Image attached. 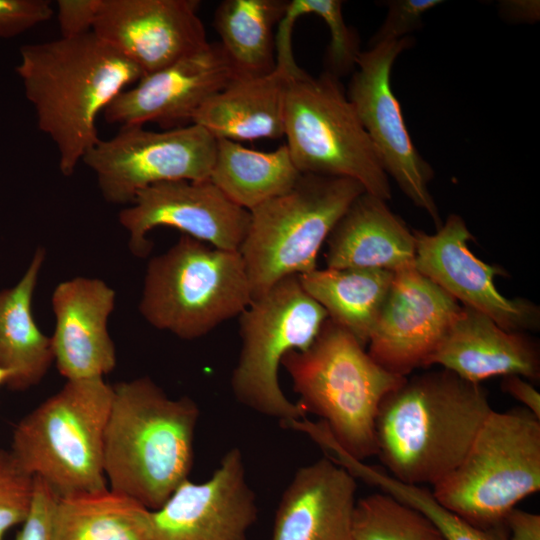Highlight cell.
Returning <instances> with one entry per match:
<instances>
[{"instance_id":"37","label":"cell","mask_w":540,"mask_h":540,"mask_svg":"<svg viewBox=\"0 0 540 540\" xmlns=\"http://www.w3.org/2000/svg\"><path fill=\"white\" fill-rule=\"evenodd\" d=\"M501 387L504 392L519 401L523 408L540 419V394L527 379L517 375L505 376Z\"/></svg>"},{"instance_id":"15","label":"cell","mask_w":540,"mask_h":540,"mask_svg":"<svg viewBox=\"0 0 540 540\" xmlns=\"http://www.w3.org/2000/svg\"><path fill=\"white\" fill-rule=\"evenodd\" d=\"M414 268L459 304L491 318L512 332L539 326L538 307L528 300L509 299L496 288L495 277L504 272L477 258L468 247L473 238L464 219L450 214L434 234L413 230Z\"/></svg>"},{"instance_id":"39","label":"cell","mask_w":540,"mask_h":540,"mask_svg":"<svg viewBox=\"0 0 540 540\" xmlns=\"http://www.w3.org/2000/svg\"><path fill=\"white\" fill-rule=\"evenodd\" d=\"M501 11L511 20L536 21L539 18V2L537 1H505Z\"/></svg>"},{"instance_id":"11","label":"cell","mask_w":540,"mask_h":540,"mask_svg":"<svg viewBox=\"0 0 540 540\" xmlns=\"http://www.w3.org/2000/svg\"><path fill=\"white\" fill-rule=\"evenodd\" d=\"M217 140L197 124L154 131L121 127L99 139L82 162L96 175L106 201L131 204L149 186L177 180H209Z\"/></svg>"},{"instance_id":"20","label":"cell","mask_w":540,"mask_h":540,"mask_svg":"<svg viewBox=\"0 0 540 540\" xmlns=\"http://www.w3.org/2000/svg\"><path fill=\"white\" fill-rule=\"evenodd\" d=\"M355 476L329 458L299 468L276 511L272 540H353Z\"/></svg>"},{"instance_id":"32","label":"cell","mask_w":540,"mask_h":540,"mask_svg":"<svg viewBox=\"0 0 540 540\" xmlns=\"http://www.w3.org/2000/svg\"><path fill=\"white\" fill-rule=\"evenodd\" d=\"M34 482L35 477L18 463L10 450L0 449V540L11 527L27 518Z\"/></svg>"},{"instance_id":"14","label":"cell","mask_w":540,"mask_h":540,"mask_svg":"<svg viewBox=\"0 0 540 540\" xmlns=\"http://www.w3.org/2000/svg\"><path fill=\"white\" fill-rule=\"evenodd\" d=\"M257 513L242 452L234 447L209 479L184 480L160 508L149 511L148 540H247Z\"/></svg>"},{"instance_id":"25","label":"cell","mask_w":540,"mask_h":540,"mask_svg":"<svg viewBox=\"0 0 540 540\" xmlns=\"http://www.w3.org/2000/svg\"><path fill=\"white\" fill-rule=\"evenodd\" d=\"M393 277L394 272L378 268L326 267L300 275L299 280L328 319L365 347Z\"/></svg>"},{"instance_id":"10","label":"cell","mask_w":540,"mask_h":540,"mask_svg":"<svg viewBox=\"0 0 540 540\" xmlns=\"http://www.w3.org/2000/svg\"><path fill=\"white\" fill-rule=\"evenodd\" d=\"M327 319L299 276L286 277L253 298L239 315L241 350L230 379L236 400L285 425L303 418L305 410L281 389L279 367L287 353L306 350Z\"/></svg>"},{"instance_id":"35","label":"cell","mask_w":540,"mask_h":540,"mask_svg":"<svg viewBox=\"0 0 540 540\" xmlns=\"http://www.w3.org/2000/svg\"><path fill=\"white\" fill-rule=\"evenodd\" d=\"M53 12L46 0H0V39L28 31L49 20Z\"/></svg>"},{"instance_id":"9","label":"cell","mask_w":540,"mask_h":540,"mask_svg":"<svg viewBox=\"0 0 540 540\" xmlns=\"http://www.w3.org/2000/svg\"><path fill=\"white\" fill-rule=\"evenodd\" d=\"M284 136L301 174L348 178L369 194L391 198L389 177L339 79L324 71L291 73L284 108Z\"/></svg>"},{"instance_id":"38","label":"cell","mask_w":540,"mask_h":540,"mask_svg":"<svg viewBox=\"0 0 540 540\" xmlns=\"http://www.w3.org/2000/svg\"><path fill=\"white\" fill-rule=\"evenodd\" d=\"M510 540H540V515L513 508L505 517Z\"/></svg>"},{"instance_id":"5","label":"cell","mask_w":540,"mask_h":540,"mask_svg":"<svg viewBox=\"0 0 540 540\" xmlns=\"http://www.w3.org/2000/svg\"><path fill=\"white\" fill-rule=\"evenodd\" d=\"M112 400L103 378L67 380L17 423L10 452L59 497L108 488L104 435Z\"/></svg>"},{"instance_id":"34","label":"cell","mask_w":540,"mask_h":540,"mask_svg":"<svg viewBox=\"0 0 540 540\" xmlns=\"http://www.w3.org/2000/svg\"><path fill=\"white\" fill-rule=\"evenodd\" d=\"M59 496L35 477L30 512L14 540H55V511Z\"/></svg>"},{"instance_id":"22","label":"cell","mask_w":540,"mask_h":540,"mask_svg":"<svg viewBox=\"0 0 540 540\" xmlns=\"http://www.w3.org/2000/svg\"><path fill=\"white\" fill-rule=\"evenodd\" d=\"M327 268L414 267L415 237L386 201L362 193L338 220L327 240Z\"/></svg>"},{"instance_id":"16","label":"cell","mask_w":540,"mask_h":540,"mask_svg":"<svg viewBox=\"0 0 540 540\" xmlns=\"http://www.w3.org/2000/svg\"><path fill=\"white\" fill-rule=\"evenodd\" d=\"M461 308L414 267L395 272L367 352L386 370L407 377L427 366Z\"/></svg>"},{"instance_id":"24","label":"cell","mask_w":540,"mask_h":540,"mask_svg":"<svg viewBox=\"0 0 540 540\" xmlns=\"http://www.w3.org/2000/svg\"><path fill=\"white\" fill-rule=\"evenodd\" d=\"M44 260L39 247L19 282L0 291V368L10 372L6 385L15 391L38 384L54 360L51 338L38 328L31 308Z\"/></svg>"},{"instance_id":"33","label":"cell","mask_w":540,"mask_h":540,"mask_svg":"<svg viewBox=\"0 0 540 540\" xmlns=\"http://www.w3.org/2000/svg\"><path fill=\"white\" fill-rule=\"evenodd\" d=\"M442 2L441 0L387 1V16L377 32L372 36L369 47L408 37V34L422 26L423 15Z\"/></svg>"},{"instance_id":"6","label":"cell","mask_w":540,"mask_h":540,"mask_svg":"<svg viewBox=\"0 0 540 540\" xmlns=\"http://www.w3.org/2000/svg\"><path fill=\"white\" fill-rule=\"evenodd\" d=\"M251 301L239 251L182 234L149 261L139 311L153 327L193 340L239 316Z\"/></svg>"},{"instance_id":"7","label":"cell","mask_w":540,"mask_h":540,"mask_svg":"<svg viewBox=\"0 0 540 540\" xmlns=\"http://www.w3.org/2000/svg\"><path fill=\"white\" fill-rule=\"evenodd\" d=\"M364 192L352 179L301 174L289 191L250 210L239 253L252 299L286 277L316 269L321 246Z\"/></svg>"},{"instance_id":"17","label":"cell","mask_w":540,"mask_h":540,"mask_svg":"<svg viewBox=\"0 0 540 540\" xmlns=\"http://www.w3.org/2000/svg\"><path fill=\"white\" fill-rule=\"evenodd\" d=\"M236 78L219 42L153 73L123 90L104 110L107 123L120 127L156 122L166 129L192 124L195 112Z\"/></svg>"},{"instance_id":"4","label":"cell","mask_w":540,"mask_h":540,"mask_svg":"<svg viewBox=\"0 0 540 540\" xmlns=\"http://www.w3.org/2000/svg\"><path fill=\"white\" fill-rule=\"evenodd\" d=\"M281 365L298 403L306 413L322 418L319 428L334 445L358 461L377 455L379 407L407 377L379 365L330 319L306 350L287 353Z\"/></svg>"},{"instance_id":"12","label":"cell","mask_w":540,"mask_h":540,"mask_svg":"<svg viewBox=\"0 0 540 540\" xmlns=\"http://www.w3.org/2000/svg\"><path fill=\"white\" fill-rule=\"evenodd\" d=\"M413 44L412 38L405 37L360 51L346 95L388 177L439 228L441 218L428 188L434 171L414 145L391 86L396 58Z\"/></svg>"},{"instance_id":"19","label":"cell","mask_w":540,"mask_h":540,"mask_svg":"<svg viewBox=\"0 0 540 540\" xmlns=\"http://www.w3.org/2000/svg\"><path fill=\"white\" fill-rule=\"evenodd\" d=\"M114 304V290L97 278L75 277L54 289L52 349L67 380L103 378L114 369L115 346L107 328Z\"/></svg>"},{"instance_id":"28","label":"cell","mask_w":540,"mask_h":540,"mask_svg":"<svg viewBox=\"0 0 540 540\" xmlns=\"http://www.w3.org/2000/svg\"><path fill=\"white\" fill-rule=\"evenodd\" d=\"M149 511L110 488L59 497L55 540H148Z\"/></svg>"},{"instance_id":"27","label":"cell","mask_w":540,"mask_h":540,"mask_svg":"<svg viewBox=\"0 0 540 540\" xmlns=\"http://www.w3.org/2000/svg\"><path fill=\"white\" fill-rule=\"evenodd\" d=\"M287 4L288 0H224L217 6L213 24L236 78L274 71V28Z\"/></svg>"},{"instance_id":"30","label":"cell","mask_w":540,"mask_h":540,"mask_svg":"<svg viewBox=\"0 0 540 540\" xmlns=\"http://www.w3.org/2000/svg\"><path fill=\"white\" fill-rule=\"evenodd\" d=\"M359 478L425 515L445 540H506L497 532L475 526L449 510L434 497L432 491L420 485L400 482L387 472L366 464L360 467Z\"/></svg>"},{"instance_id":"18","label":"cell","mask_w":540,"mask_h":540,"mask_svg":"<svg viewBox=\"0 0 540 540\" xmlns=\"http://www.w3.org/2000/svg\"><path fill=\"white\" fill-rule=\"evenodd\" d=\"M197 0H101L93 31L145 74L203 47Z\"/></svg>"},{"instance_id":"26","label":"cell","mask_w":540,"mask_h":540,"mask_svg":"<svg viewBox=\"0 0 540 540\" xmlns=\"http://www.w3.org/2000/svg\"><path fill=\"white\" fill-rule=\"evenodd\" d=\"M216 140L209 180L232 202L248 211L289 191L301 176L285 144L263 152L239 142Z\"/></svg>"},{"instance_id":"21","label":"cell","mask_w":540,"mask_h":540,"mask_svg":"<svg viewBox=\"0 0 540 540\" xmlns=\"http://www.w3.org/2000/svg\"><path fill=\"white\" fill-rule=\"evenodd\" d=\"M435 364L478 384L495 376L517 375L533 381L540 377L539 350L531 338L507 331L467 307L461 308L428 359L427 366Z\"/></svg>"},{"instance_id":"36","label":"cell","mask_w":540,"mask_h":540,"mask_svg":"<svg viewBox=\"0 0 540 540\" xmlns=\"http://www.w3.org/2000/svg\"><path fill=\"white\" fill-rule=\"evenodd\" d=\"M101 0H58L57 20L61 38H73L93 31Z\"/></svg>"},{"instance_id":"23","label":"cell","mask_w":540,"mask_h":540,"mask_svg":"<svg viewBox=\"0 0 540 540\" xmlns=\"http://www.w3.org/2000/svg\"><path fill=\"white\" fill-rule=\"evenodd\" d=\"M291 73L276 65L266 75L234 78L203 103L193 115L192 123L203 127L215 139L239 143L283 137Z\"/></svg>"},{"instance_id":"40","label":"cell","mask_w":540,"mask_h":540,"mask_svg":"<svg viewBox=\"0 0 540 540\" xmlns=\"http://www.w3.org/2000/svg\"><path fill=\"white\" fill-rule=\"evenodd\" d=\"M10 377V372L6 369L0 368V385L6 384Z\"/></svg>"},{"instance_id":"29","label":"cell","mask_w":540,"mask_h":540,"mask_svg":"<svg viewBox=\"0 0 540 540\" xmlns=\"http://www.w3.org/2000/svg\"><path fill=\"white\" fill-rule=\"evenodd\" d=\"M353 540H445L436 526L415 508L388 493L356 502Z\"/></svg>"},{"instance_id":"13","label":"cell","mask_w":540,"mask_h":540,"mask_svg":"<svg viewBox=\"0 0 540 540\" xmlns=\"http://www.w3.org/2000/svg\"><path fill=\"white\" fill-rule=\"evenodd\" d=\"M250 220V212L232 202L210 180H177L140 190L130 206L121 210L119 222L129 234V248L145 257L152 244L148 232L159 226L212 247L239 251Z\"/></svg>"},{"instance_id":"31","label":"cell","mask_w":540,"mask_h":540,"mask_svg":"<svg viewBox=\"0 0 540 540\" xmlns=\"http://www.w3.org/2000/svg\"><path fill=\"white\" fill-rule=\"evenodd\" d=\"M340 0H288L284 17L297 21L301 16L313 14L320 17L330 32L326 52L325 71L339 78L356 66L359 51L358 37L347 26Z\"/></svg>"},{"instance_id":"8","label":"cell","mask_w":540,"mask_h":540,"mask_svg":"<svg viewBox=\"0 0 540 540\" xmlns=\"http://www.w3.org/2000/svg\"><path fill=\"white\" fill-rule=\"evenodd\" d=\"M539 489L540 419L520 407L492 410L462 461L432 493L471 524L489 529Z\"/></svg>"},{"instance_id":"1","label":"cell","mask_w":540,"mask_h":540,"mask_svg":"<svg viewBox=\"0 0 540 540\" xmlns=\"http://www.w3.org/2000/svg\"><path fill=\"white\" fill-rule=\"evenodd\" d=\"M15 70L38 128L55 144L70 176L100 139L97 117L144 73L94 32L23 45Z\"/></svg>"},{"instance_id":"3","label":"cell","mask_w":540,"mask_h":540,"mask_svg":"<svg viewBox=\"0 0 540 540\" xmlns=\"http://www.w3.org/2000/svg\"><path fill=\"white\" fill-rule=\"evenodd\" d=\"M199 415L191 398H170L148 377L114 385L104 435L110 489L160 508L188 479Z\"/></svg>"},{"instance_id":"2","label":"cell","mask_w":540,"mask_h":540,"mask_svg":"<svg viewBox=\"0 0 540 540\" xmlns=\"http://www.w3.org/2000/svg\"><path fill=\"white\" fill-rule=\"evenodd\" d=\"M492 410L480 384L450 371L406 378L379 407L377 455L398 481L433 486L462 461Z\"/></svg>"}]
</instances>
